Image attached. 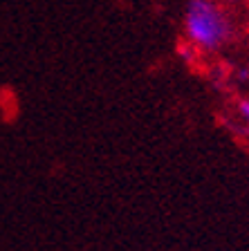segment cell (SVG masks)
<instances>
[{
  "instance_id": "obj_1",
  "label": "cell",
  "mask_w": 249,
  "mask_h": 251,
  "mask_svg": "<svg viewBox=\"0 0 249 251\" xmlns=\"http://www.w3.org/2000/svg\"><path fill=\"white\" fill-rule=\"evenodd\" d=\"M184 31L195 47L216 52L231 38V23L213 0H189Z\"/></svg>"
},
{
  "instance_id": "obj_2",
  "label": "cell",
  "mask_w": 249,
  "mask_h": 251,
  "mask_svg": "<svg viewBox=\"0 0 249 251\" xmlns=\"http://www.w3.org/2000/svg\"><path fill=\"white\" fill-rule=\"evenodd\" d=\"M195 50H197V47L193 45L191 41H189L187 45H180V47H177V52H180L182 56L187 58V61H193V56H195Z\"/></svg>"
},
{
  "instance_id": "obj_3",
  "label": "cell",
  "mask_w": 249,
  "mask_h": 251,
  "mask_svg": "<svg viewBox=\"0 0 249 251\" xmlns=\"http://www.w3.org/2000/svg\"><path fill=\"white\" fill-rule=\"evenodd\" d=\"M238 110H240V115L247 119V124H249V99H245V101H240L238 103Z\"/></svg>"
},
{
  "instance_id": "obj_4",
  "label": "cell",
  "mask_w": 249,
  "mask_h": 251,
  "mask_svg": "<svg viewBox=\"0 0 249 251\" xmlns=\"http://www.w3.org/2000/svg\"><path fill=\"white\" fill-rule=\"evenodd\" d=\"M227 2H238V0H227Z\"/></svg>"
}]
</instances>
